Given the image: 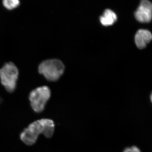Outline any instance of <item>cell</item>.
I'll use <instances>...</instances> for the list:
<instances>
[{
	"mask_svg": "<svg viewBox=\"0 0 152 152\" xmlns=\"http://www.w3.org/2000/svg\"><path fill=\"white\" fill-rule=\"evenodd\" d=\"M55 131L53 121L49 119L38 120L29 125L20 135L21 140L28 145L35 143L41 134L48 138L51 137Z\"/></svg>",
	"mask_w": 152,
	"mask_h": 152,
	"instance_id": "1",
	"label": "cell"
},
{
	"mask_svg": "<svg viewBox=\"0 0 152 152\" xmlns=\"http://www.w3.org/2000/svg\"><path fill=\"white\" fill-rule=\"evenodd\" d=\"M64 66L58 59H50L44 61L39 66V72L49 81L57 80L62 75Z\"/></svg>",
	"mask_w": 152,
	"mask_h": 152,
	"instance_id": "2",
	"label": "cell"
},
{
	"mask_svg": "<svg viewBox=\"0 0 152 152\" xmlns=\"http://www.w3.org/2000/svg\"><path fill=\"white\" fill-rule=\"evenodd\" d=\"M19 71L12 62L5 64L0 69V80L7 91L13 92L16 88Z\"/></svg>",
	"mask_w": 152,
	"mask_h": 152,
	"instance_id": "3",
	"label": "cell"
},
{
	"mask_svg": "<svg viewBox=\"0 0 152 152\" xmlns=\"http://www.w3.org/2000/svg\"><path fill=\"white\" fill-rule=\"evenodd\" d=\"M51 96L48 87L42 86L37 88L30 93L29 99L33 110L40 113L44 110Z\"/></svg>",
	"mask_w": 152,
	"mask_h": 152,
	"instance_id": "4",
	"label": "cell"
},
{
	"mask_svg": "<svg viewBox=\"0 0 152 152\" xmlns=\"http://www.w3.org/2000/svg\"><path fill=\"white\" fill-rule=\"evenodd\" d=\"M138 21L148 23L152 19V3L148 0H141L140 6L135 13Z\"/></svg>",
	"mask_w": 152,
	"mask_h": 152,
	"instance_id": "5",
	"label": "cell"
},
{
	"mask_svg": "<svg viewBox=\"0 0 152 152\" xmlns=\"http://www.w3.org/2000/svg\"><path fill=\"white\" fill-rule=\"evenodd\" d=\"M152 34L148 30L140 29L136 33L135 42L138 48L143 49L152 40Z\"/></svg>",
	"mask_w": 152,
	"mask_h": 152,
	"instance_id": "6",
	"label": "cell"
},
{
	"mask_svg": "<svg viewBox=\"0 0 152 152\" xmlns=\"http://www.w3.org/2000/svg\"><path fill=\"white\" fill-rule=\"evenodd\" d=\"M117 20V16L115 13L108 9L105 10L103 15L100 18L101 23L105 26L113 24Z\"/></svg>",
	"mask_w": 152,
	"mask_h": 152,
	"instance_id": "7",
	"label": "cell"
},
{
	"mask_svg": "<svg viewBox=\"0 0 152 152\" xmlns=\"http://www.w3.org/2000/svg\"><path fill=\"white\" fill-rule=\"evenodd\" d=\"M4 7L9 10L16 8L20 4V0H3Z\"/></svg>",
	"mask_w": 152,
	"mask_h": 152,
	"instance_id": "8",
	"label": "cell"
},
{
	"mask_svg": "<svg viewBox=\"0 0 152 152\" xmlns=\"http://www.w3.org/2000/svg\"><path fill=\"white\" fill-rule=\"evenodd\" d=\"M123 152H141L138 148L136 146H132L126 148Z\"/></svg>",
	"mask_w": 152,
	"mask_h": 152,
	"instance_id": "9",
	"label": "cell"
},
{
	"mask_svg": "<svg viewBox=\"0 0 152 152\" xmlns=\"http://www.w3.org/2000/svg\"><path fill=\"white\" fill-rule=\"evenodd\" d=\"M151 102H152V93L151 95Z\"/></svg>",
	"mask_w": 152,
	"mask_h": 152,
	"instance_id": "10",
	"label": "cell"
},
{
	"mask_svg": "<svg viewBox=\"0 0 152 152\" xmlns=\"http://www.w3.org/2000/svg\"><path fill=\"white\" fill-rule=\"evenodd\" d=\"M1 99H0V103H1Z\"/></svg>",
	"mask_w": 152,
	"mask_h": 152,
	"instance_id": "11",
	"label": "cell"
}]
</instances>
